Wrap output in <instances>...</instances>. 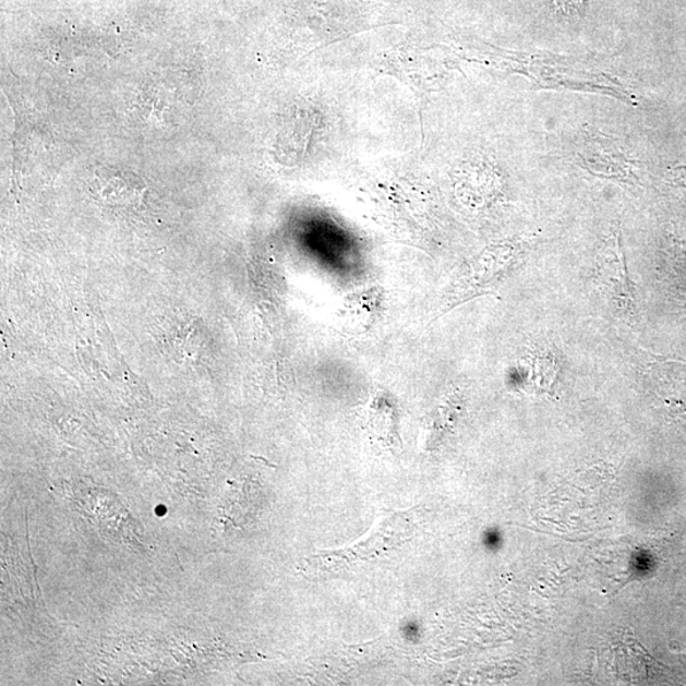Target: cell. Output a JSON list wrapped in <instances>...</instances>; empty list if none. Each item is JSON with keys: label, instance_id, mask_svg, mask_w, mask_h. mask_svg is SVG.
<instances>
[{"label": "cell", "instance_id": "cell-1", "mask_svg": "<svg viewBox=\"0 0 686 686\" xmlns=\"http://www.w3.org/2000/svg\"><path fill=\"white\" fill-rule=\"evenodd\" d=\"M416 512L384 510L364 541L337 551H322L305 559L311 574H333L364 562L374 561L404 545L413 534Z\"/></svg>", "mask_w": 686, "mask_h": 686}, {"label": "cell", "instance_id": "cell-2", "mask_svg": "<svg viewBox=\"0 0 686 686\" xmlns=\"http://www.w3.org/2000/svg\"><path fill=\"white\" fill-rule=\"evenodd\" d=\"M595 277L599 288L616 310L630 317L635 313L626 258L621 243V233L615 231L601 244L597 256Z\"/></svg>", "mask_w": 686, "mask_h": 686}, {"label": "cell", "instance_id": "cell-3", "mask_svg": "<svg viewBox=\"0 0 686 686\" xmlns=\"http://www.w3.org/2000/svg\"><path fill=\"white\" fill-rule=\"evenodd\" d=\"M91 188L99 202L119 207L141 205L146 191L136 176L112 168L97 169Z\"/></svg>", "mask_w": 686, "mask_h": 686}, {"label": "cell", "instance_id": "cell-4", "mask_svg": "<svg viewBox=\"0 0 686 686\" xmlns=\"http://www.w3.org/2000/svg\"><path fill=\"white\" fill-rule=\"evenodd\" d=\"M520 372L527 385L537 390H551L559 376L557 353L549 347H538L520 361Z\"/></svg>", "mask_w": 686, "mask_h": 686}]
</instances>
